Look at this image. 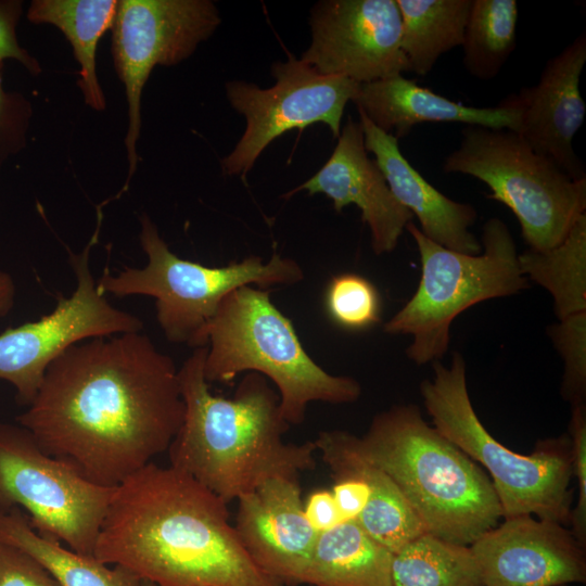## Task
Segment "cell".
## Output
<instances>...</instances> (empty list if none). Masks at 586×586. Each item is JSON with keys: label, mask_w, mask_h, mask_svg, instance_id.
Returning <instances> with one entry per match:
<instances>
[{"label": "cell", "mask_w": 586, "mask_h": 586, "mask_svg": "<svg viewBox=\"0 0 586 586\" xmlns=\"http://www.w3.org/2000/svg\"><path fill=\"white\" fill-rule=\"evenodd\" d=\"M183 415L174 360L129 332L67 348L16 421L48 455L116 487L168 450Z\"/></svg>", "instance_id": "1"}, {"label": "cell", "mask_w": 586, "mask_h": 586, "mask_svg": "<svg viewBox=\"0 0 586 586\" xmlns=\"http://www.w3.org/2000/svg\"><path fill=\"white\" fill-rule=\"evenodd\" d=\"M227 505L187 473L150 462L115 487L93 557L156 586H284L249 555Z\"/></svg>", "instance_id": "2"}, {"label": "cell", "mask_w": 586, "mask_h": 586, "mask_svg": "<svg viewBox=\"0 0 586 586\" xmlns=\"http://www.w3.org/2000/svg\"><path fill=\"white\" fill-rule=\"evenodd\" d=\"M206 346L178 369L182 424L168 448L170 466L226 504L272 477H297L316 466L314 441L286 443L290 424L267 379L249 372L232 397L214 395L204 377Z\"/></svg>", "instance_id": "3"}, {"label": "cell", "mask_w": 586, "mask_h": 586, "mask_svg": "<svg viewBox=\"0 0 586 586\" xmlns=\"http://www.w3.org/2000/svg\"><path fill=\"white\" fill-rule=\"evenodd\" d=\"M354 449L396 484L425 533L470 546L502 518L492 481L415 405L377 415Z\"/></svg>", "instance_id": "4"}, {"label": "cell", "mask_w": 586, "mask_h": 586, "mask_svg": "<svg viewBox=\"0 0 586 586\" xmlns=\"http://www.w3.org/2000/svg\"><path fill=\"white\" fill-rule=\"evenodd\" d=\"M204 377L229 384L243 372H257L278 388L280 410L290 424L304 421L309 403L356 402L361 386L352 377L334 375L305 351L292 321L260 288L230 292L203 329Z\"/></svg>", "instance_id": "5"}, {"label": "cell", "mask_w": 586, "mask_h": 586, "mask_svg": "<svg viewBox=\"0 0 586 586\" xmlns=\"http://www.w3.org/2000/svg\"><path fill=\"white\" fill-rule=\"evenodd\" d=\"M432 367L433 377L422 381L420 392L433 426L487 470L502 518L534 514L561 524L569 522L570 438L539 442L531 455L514 453L495 440L475 413L462 355L455 352L449 366L437 360Z\"/></svg>", "instance_id": "6"}, {"label": "cell", "mask_w": 586, "mask_h": 586, "mask_svg": "<svg viewBox=\"0 0 586 586\" xmlns=\"http://www.w3.org/2000/svg\"><path fill=\"white\" fill-rule=\"evenodd\" d=\"M411 234L421 262L418 288L384 323L388 334L412 336L406 354L417 365L441 360L447 353L455 318L484 301L517 294L528 286L522 275L515 242L505 221L483 225L480 254L444 247L426 238L412 222Z\"/></svg>", "instance_id": "7"}, {"label": "cell", "mask_w": 586, "mask_h": 586, "mask_svg": "<svg viewBox=\"0 0 586 586\" xmlns=\"http://www.w3.org/2000/svg\"><path fill=\"white\" fill-rule=\"evenodd\" d=\"M140 224L146 266L125 267L116 275H111L106 268L97 282L98 289L118 297H154L157 322L173 343L199 347L200 335L222 300L241 286L256 284L266 289L295 284L304 279L302 267L279 254H273L267 263L251 255L220 267L183 259L169 250L146 214L141 215Z\"/></svg>", "instance_id": "8"}, {"label": "cell", "mask_w": 586, "mask_h": 586, "mask_svg": "<svg viewBox=\"0 0 586 586\" xmlns=\"http://www.w3.org/2000/svg\"><path fill=\"white\" fill-rule=\"evenodd\" d=\"M460 135L443 171L484 182L491 189L487 196L515 215L528 249L558 245L586 214V179H573L517 131L466 125Z\"/></svg>", "instance_id": "9"}, {"label": "cell", "mask_w": 586, "mask_h": 586, "mask_svg": "<svg viewBox=\"0 0 586 586\" xmlns=\"http://www.w3.org/2000/svg\"><path fill=\"white\" fill-rule=\"evenodd\" d=\"M114 491L44 453L20 424L0 422V511L22 507L38 534L93 556Z\"/></svg>", "instance_id": "10"}, {"label": "cell", "mask_w": 586, "mask_h": 586, "mask_svg": "<svg viewBox=\"0 0 586 586\" xmlns=\"http://www.w3.org/2000/svg\"><path fill=\"white\" fill-rule=\"evenodd\" d=\"M101 208L102 204L98 205L97 229L84 251L71 253L77 281L71 296L60 297L54 309L38 320L0 333V380L15 387L21 405L33 402L48 367L71 346L90 339L140 332L143 328L138 317L107 302L92 276L90 251L98 242Z\"/></svg>", "instance_id": "11"}, {"label": "cell", "mask_w": 586, "mask_h": 586, "mask_svg": "<svg viewBox=\"0 0 586 586\" xmlns=\"http://www.w3.org/2000/svg\"><path fill=\"white\" fill-rule=\"evenodd\" d=\"M271 74L276 82L267 89L243 80L226 84L231 106L246 120L243 136L221 160L226 175L244 180L264 149L294 128L302 130L321 122L339 138L345 105L356 99L361 85L343 76L323 75L293 55L273 63Z\"/></svg>", "instance_id": "12"}, {"label": "cell", "mask_w": 586, "mask_h": 586, "mask_svg": "<svg viewBox=\"0 0 586 586\" xmlns=\"http://www.w3.org/2000/svg\"><path fill=\"white\" fill-rule=\"evenodd\" d=\"M220 24L208 0H119L112 29V54L125 86L128 128L125 146L126 191L137 169V141L141 129V94L156 65L173 66L188 59Z\"/></svg>", "instance_id": "13"}, {"label": "cell", "mask_w": 586, "mask_h": 586, "mask_svg": "<svg viewBox=\"0 0 586 586\" xmlns=\"http://www.w3.org/2000/svg\"><path fill=\"white\" fill-rule=\"evenodd\" d=\"M311 42L301 60L358 84L409 72L396 0H324L310 13Z\"/></svg>", "instance_id": "14"}, {"label": "cell", "mask_w": 586, "mask_h": 586, "mask_svg": "<svg viewBox=\"0 0 586 586\" xmlns=\"http://www.w3.org/2000/svg\"><path fill=\"white\" fill-rule=\"evenodd\" d=\"M470 549L484 586H562L586 582L583 546L563 524L532 515L507 518Z\"/></svg>", "instance_id": "15"}, {"label": "cell", "mask_w": 586, "mask_h": 586, "mask_svg": "<svg viewBox=\"0 0 586 586\" xmlns=\"http://www.w3.org/2000/svg\"><path fill=\"white\" fill-rule=\"evenodd\" d=\"M234 528L249 555L284 586L302 584L318 532L304 513L297 477H272L238 500Z\"/></svg>", "instance_id": "16"}, {"label": "cell", "mask_w": 586, "mask_h": 586, "mask_svg": "<svg viewBox=\"0 0 586 586\" xmlns=\"http://www.w3.org/2000/svg\"><path fill=\"white\" fill-rule=\"evenodd\" d=\"M301 190L309 195L326 194L337 213L351 204L356 205L362 222L369 227L371 247L377 255L393 252L413 218L391 191L375 160L368 156L360 123L351 116L324 166L285 196Z\"/></svg>", "instance_id": "17"}, {"label": "cell", "mask_w": 586, "mask_h": 586, "mask_svg": "<svg viewBox=\"0 0 586 586\" xmlns=\"http://www.w3.org/2000/svg\"><path fill=\"white\" fill-rule=\"evenodd\" d=\"M586 63V33L549 59L536 85L517 93L522 113L517 132L537 153L553 160L573 179H586L573 139L583 126L586 104L579 82Z\"/></svg>", "instance_id": "18"}, {"label": "cell", "mask_w": 586, "mask_h": 586, "mask_svg": "<svg viewBox=\"0 0 586 586\" xmlns=\"http://www.w3.org/2000/svg\"><path fill=\"white\" fill-rule=\"evenodd\" d=\"M357 110L366 150L375 156L395 198L418 218L420 231L449 250L480 254L481 241L470 230L477 218L475 208L440 192L403 155L398 139Z\"/></svg>", "instance_id": "19"}, {"label": "cell", "mask_w": 586, "mask_h": 586, "mask_svg": "<svg viewBox=\"0 0 586 586\" xmlns=\"http://www.w3.org/2000/svg\"><path fill=\"white\" fill-rule=\"evenodd\" d=\"M353 102L378 128L396 139L408 136L422 123H460L517 131L522 113L517 94L496 106H468L403 75L361 84Z\"/></svg>", "instance_id": "20"}, {"label": "cell", "mask_w": 586, "mask_h": 586, "mask_svg": "<svg viewBox=\"0 0 586 586\" xmlns=\"http://www.w3.org/2000/svg\"><path fill=\"white\" fill-rule=\"evenodd\" d=\"M332 475L355 472L370 486L369 500L355 522L375 542L396 552L425 533L418 517L392 479L364 459L352 446L349 433L324 431L314 441Z\"/></svg>", "instance_id": "21"}, {"label": "cell", "mask_w": 586, "mask_h": 586, "mask_svg": "<svg viewBox=\"0 0 586 586\" xmlns=\"http://www.w3.org/2000/svg\"><path fill=\"white\" fill-rule=\"evenodd\" d=\"M392 558L355 521H345L318 534L302 584L392 586Z\"/></svg>", "instance_id": "22"}, {"label": "cell", "mask_w": 586, "mask_h": 586, "mask_svg": "<svg viewBox=\"0 0 586 586\" xmlns=\"http://www.w3.org/2000/svg\"><path fill=\"white\" fill-rule=\"evenodd\" d=\"M0 540L35 559L59 586H150L127 569L109 568L93 556L78 553L61 542L38 534L18 507L0 511Z\"/></svg>", "instance_id": "23"}, {"label": "cell", "mask_w": 586, "mask_h": 586, "mask_svg": "<svg viewBox=\"0 0 586 586\" xmlns=\"http://www.w3.org/2000/svg\"><path fill=\"white\" fill-rule=\"evenodd\" d=\"M116 0H34L27 18L62 30L80 65L78 86L85 102L95 111L105 109V98L95 69V51L102 35L112 27Z\"/></svg>", "instance_id": "24"}, {"label": "cell", "mask_w": 586, "mask_h": 586, "mask_svg": "<svg viewBox=\"0 0 586 586\" xmlns=\"http://www.w3.org/2000/svg\"><path fill=\"white\" fill-rule=\"evenodd\" d=\"M400 49L409 72L426 76L444 53L462 46L472 0H396Z\"/></svg>", "instance_id": "25"}, {"label": "cell", "mask_w": 586, "mask_h": 586, "mask_svg": "<svg viewBox=\"0 0 586 586\" xmlns=\"http://www.w3.org/2000/svg\"><path fill=\"white\" fill-rule=\"evenodd\" d=\"M522 275L546 289L557 319L586 311V214L558 245L518 255Z\"/></svg>", "instance_id": "26"}, {"label": "cell", "mask_w": 586, "mask_h": 586, "mask_svg": "<svg viewBox=\"0 0 586 586\" xmlns=\"http://www.w3.org/2000/svg\"><path fill=\"white\" fill-rule=\"evenodd\" d=\"M392 586H484L470 546L453 544L429 533L393 553Z\"/></svg>", "instance_id": "27"}, {"label": "cell", "mask_w": 586, "mask_h": 586, "mask_svg": "<svg viewBox=\"0 0 586 586\" xmlns=\"http://www.w3.org/2000/svg\"><path fill=\"white\" fill-rule=\"evenodd\" d=\"M519 16L515 0H472L463 36V65L481 80L498 75L513 52Z\"/></svg>", "instance_id": "28"}, {"label": "cell", "mask_w": 586, "mask_h": 586, "mask_svg": "<svg viewBox=\"0 0 586 586\" xmlns=\"http://www.w3.org/2000/svg\"><path fill=\"white\" fill-rule=\"evenodd\" d=\"M329 319L348 331L368 329L381 320L382 301L375 285L353 272L333 276L323 297Z\"/></svg>", "instance_id": "29"}, {"label": "cell", "mask_w": 586, "mask_h": 586, "mask_svg": "<svg viewBox=\"0 0 586 586\" xmlns=\"http://www.w3.org/2000/svg\"><path fill=\"white\" fill-rule=\"evenodd\" d=\"M548 334L563 361L561 393L571 405L586 398V311L558 320Z\"/></svg>", "instance_id": "30"}, {"label": "cell", "mask_w": 586, "mask_h": 586, "mask_svg": "<svg viewBox=\"0 0 586 586\" xmlns=\"http://www.w3.org/2000/svg\"><path fill=\"white\" fill-rule=\"evenodd\" d=\"M571 444L572 476L577 480L578 498L576 506L571 509L570 522L572 534L583 545H586V405H572L569 425Z\"/></svg>", "instance_id": "31"}, {"label": "cell", "mask_w": 586, "mask_h": 586, "mask_svg": "<svg viewBox=\"0 0 586 586\" xmlns=\"http://www.w3.org/2000/svg\"><path fill=\"white\" fill-rule=\"evenodd\" d=\"M30 117V102L20 92L5 91L0 76V168L25 146Z\"/></svg>", "instance_id": "32"}, {"label": "cell", "mask_w": 586, "mask_h": 586, "mask_svg": "<svg viewBox=\"0 0 586 586\" xmlns=\"http://www.w3.org/2000/svg\"><path fill=\"white\" fill-rule=\"evenodd\" d=\"M0 586H59V584L26 552L0 540Z\"/></svg>", "instance_id": "33"}, {"label": "cell", "mask_w": 586, "mask_h": 586, "mask_svg": "<svg viewBox=\"0 0 586 586\" xmlns=\"http://www.w3.org/2000/svg\"><path fill=\"white\" fill-rule=\"evenodd\" d=\"M23 14L20 0H0V71L5 60L20 62L30 74L38 75V61L23 49L16 37V25Z\"/></svg>", "instance_id": "34"}, {"label": "cell", "mask_w": 586, "mask_h": 586, "mask_svg": "<svg viewBox=\"0 0 586 586\" xmlns=\"http://www.w3.org/2000/svg\"><path fill=\"white\" fill-rule=\"evenodd\" d=\"M332 494L344 521H355L365 509L370 486L367 480L355 472L334 475Z\"/></svg>", "instance_id": "35"}, {"label": "cell", "mask_w": 586, "mask_h": 586, "mask_svg": "<svg viewBox=\"0 0 586 586\" xmlns=\"http://www.w3.org/2000/svg\"><path fill=\"white\" fill-rule=\"evenodd\" d=\"M304 513L318 533L329 531L345 522L332 492L327 489L316 491L308 496L304 505Z\"/></svg>", "instance_id": "36"}, {"label": "cell", "mask_w": 586, "mask_h": 586, "mask_svg": "<svg viewBox=\"0 0 586 586\" xmlns=\"http://www.w3.org/2000/svg\"><path fill=\"white\" fill-rule=\"evenodd\" d=\"M15 283L12 277L0 269V317L10 313L14 305Z\"/></svg>", "instance_id": "37"}, {"label": "cell", "mask_w": 586, "mask_h": 586, "mask_svg": "<svg viewBox=\"0 0 586 586\" xmlns=\"http://www.w3.org/2000/svg\"><path fill=\"white\" fill-rule=\"evenodd\" d=\"M150 586H156V585L150 582Z\"/></svg>", "instance_id": "38"}, {"label": "cell", "mask_w": 586, "mask_h": 586, "mask_svg": "<svg viewBox=\"0 0 586 586\" xmlns=\"http://www.w3.org/2000/svg\"><path fill=\"white\" fill-rule=\"evenodd\" d=\"M562 586H566V585H562Z\"/></svg>", "instance_id": "39"}]
</instances>
